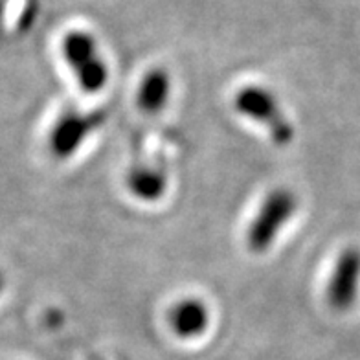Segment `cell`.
<instances>
[{"label":"cell","mask_w":360,"mask_h":360,"mask_svg":"<svg viewBox=\"0 0 360 360\" xmlns=\"http://www.w3.org/2000/svg\"><path fill=\"white\" fill-rule=\"evenodd\" d=\"M296 212H298V197L292 190L274 188L269 191L247 226L245 243L248 250L256 256L266 254L280 239L281 232L292 221Z\"/></svg>","instance_id":"1"},{"label":"cell","mask_w":360,"mask_h":360,"mask_svg":"<svg viewBox=\"0 0 360 360\" xmlns=\"http://www.w3.org/2000/svg\"><path fill=\"white\" fill-rule=\"evenodd\" d=\"M233 109L243 118L266 129L276 146L292 142L294 127L287 118L278 96L263 85H245L233 96Z\"/></svg>","instance_id":"2"},{"label":"cell","mask_w":360,"mask_h":360,"mask_svg":"<svg viewBox=\"0 0 360 360\" xmlns=\"http://www.w3.org/2000/svg\"><path fill=\"white\" fill-rule=\"evenodd\" d=\"M61 53L83 92L98 94L109 83V65L101 56L98 41L89 32H68L61 41Z\"/></svg>","instance_id":"3"},{"label":"cell","mask_w":360,"mask_h":360,"mask_svg":"<svg viewBox=\"0 0 360 360\" xmlns=\"http://www.w3.org/2000/svg\"><path fill=\"white\" fill-rule=\"evenodd\" d=\"M103 122L101 112H63L48 134V147L57 160H68L81 149L86 138Z\"/></svg>","instance_id":"4"},{"label":"cell","mask_w":360,"mask_h":360,"mask_svg":"<svg viewBox=\"0 0 360 360\" xmlns=\"http://www.w3.org/2000/svg\"><path fill=\"white\" fill-rule=\"evenodd\" d=\"M360 292V250L347 247L338 254L326 289L327 304L338 313L349 311Z\"/></svg>","instance_id":"5"},{"label":"cell","mask_w":360,"mask_h":360,"mask_svg":"<svg viewBox=\"0 0 360 360\" xmlns=\"http://www.w3.org/2000/svg\"><path fill=\"white\" fill-rule=\"evenodd\" d=\"M212 322V311L202 298L186 296L176 300L167 313V323L176 338L195 340L208 331Z\"/></svg>","instance_id":"6"},{"label":"cell","mask_w":360,"mask_h":360,"mask_svg":"<svg viewBox=\"0 0 360 360\" xmlns=\"http://www.w3.org/2000/svg\"><path fill=\"white\" fill-rule=\"evenodd\" d=\"M171 76L169 72L160 67L149 68L140 79L136 90L138 109L146 114H158L166 109L171 98Z\"/></svg>","instance_id":"7"},{"label":"cell","mask_w":360,"mask_h":360,"mask_svg":"<svg viewBox=\"0 0 360 360\" xmlns=\"http://www.w3.org/2000/svg\"><path fill=\"white\" fill-rule=\"evenodd\" d=\"M125 184L134 199L146 204L158 202L167 193V175L149 164H138L131 167Z\"/></svg>","instance_id":"8"},{"label":"cell","mask_w":360,"mask_h":360,"mask_svg":"<svg viewBox=\"0 0 360 360\" xmlns=\"http://www.w3.org/2000/svg\"><path fill=\"white\" fill-rule=\"evenodd\" d=\"M4 287H6V278H4V274H2V270H0V294H2Z\"/></svg>","instance_id":"9"}]
</instances>
